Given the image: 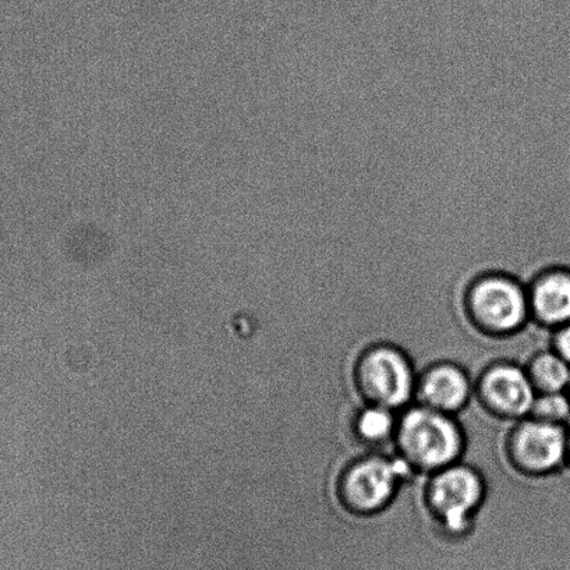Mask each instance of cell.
<instances>
[{"label": "cell", "instance_id": "obj_2", "mask_svg": "<svg viewBox=\"0 0 570 570\" xmlns=\"http://www.w3.org/2000/svg\"><path fill=\"white\" fill-rule=\"evenodd\" d=\"M468 314L485 334L512 335L530 323L529 289L502 274L480 276L466 295Z\"/></svg>", "mask_w": 570, "mask_h": 570}, {"label": "cell", "instance_id": "obj_9", "mask_svg": "<svg viewBox=\"0 0 570 570\" xmlns=\"http://www.w3.org/2000/svg\"><path fill=\"white\" fill-rule=\"evenodd\" d=\"M531 318L557 330L570 323V269L551 268L537 276L529 287Z\"/></svg>", "mask_w": 570, "mask_h": 570}, {"label": "cell", "instance_id": "obj_13", "mask_svg": "<svg viewBox=\"0 0 570 570\" xmlns=\"http://www.w3.org/2000/svg\"><path fill=\"white\" fill-rule=\"evenodd\" d=\"M552 351L570 364V323L553 330Z\"/></svg>", "mask_w": 570, "mask_h": 570}, {"label": "cell", "instance_id": "obj_10", "mask_svg": "<svg viewBox=\"0 0 570 570\" xmlns=\"http://www.w3.org/2000/svg\"><path fill=\"white\" fill-rule=\"evenodd\" d=\"M528 374L539 394L568 392L570 364L553 351H542L530 360Z\"/></svg>", "mask_w": 570, "mask_h": 570}, {"label": "cell", "instance_id": "obj_11", "mask_svg": "<svg viewBox=\"0 0 570 570\" xmlns=\"http://www.w3.org/2000/svg\"><path fill=\"white\" fill-rule=\"evenodd\" d=\"M397 419L389 407L368 403L356 416L354 429L365 442L373 445H386L395 442Z\"/></svg>", "mask_w": 570, "mask_h": 570}, {"label": "cell", "instance_id": "obj_12", "mask_svg": "<svg viewBox=\"0 0 570 570\" xmlns=\"http://www.w3.org/2000/svg\"><path fill=\"white\" fill-rule=\"evenodd\" d=\"M531 419L551 424L564 425L570 420V397L568 392L539 394L530 412Z\"/></svg>", "mask_w": 570, "mask_h": 570}, {"label": "cell", "instance_id": "obj_5", "mask_svg": "<svg viewBox=\"0 0 570 570\" xmlns=\"http://www.w3.org/2000/svg\"><path fill=\"white\" fill-rule=\"evenodd\" d=\"M485 484L481 474L464 463L452 464L431 474L429 502L448 533L466 534L475 511L484 500Z\"/></svg>", "mask_w": 570, "mask_h": 570}, {"label": "cell", "instance_id": "obj_8", "mask_svg": "<svg viewBox=\"0 0 570 570\" xmlns=\"http://www.w3.org/2000/svg\"><path fill=\"white\" fill-rule=\"evenodd\" d=\"M478 379L455 363L431 365L420 374L416 400L419 405L455 416L474 394Z\"/></svg>", "mask_w": 570, "mask_h": 570}, {"label": "cell", "instance_id": "obj_7", "mask_svg": "<svg viewBox=\"0 0 570 570\" xmlns=\"http://www.w3.org/2000/svg\"><path fill=\"white\" fill-rule=\"evenodd\" d=\"M481 402L495 416L523 420L530 416L537 394L522 364L498 363L487 368L475 384Z\"/></svg>", "mask_w": 570, "mask_h": 570}, {"label": "cell", "instance_id": "obj_3", "mask_svg": "<svg viewBox=\"0 0 570 570\" xmlns=\"http://www.w3.org/2000/svg\"><path fill=\"white\" fill-rule=\"evenodd\" d=\"M420 373L402 348L375 345L358 358L356 381L365 401L400 411L416 397Z\"/></svg>", "mask_w": 570, "mask_h": 570}, {"label": "cell", "instance_id": "obj_15", "mask_svg": "<svg viewBox=\"0 0 570 570\" xmlns=\"http://www.w3.org/2000/svg\"><path fill=\"white\" fill-rule=\"evenodd\" d=\"M568 395H569V397H570V385H569V390H568Z\"/></svg>", "mask_w": 570, "mask_h": 570}, {"label": "cell", "instance_id": "obj_1", "mask_svg": "<svg viewBox=\"0 0 570 570\" xmlns=\"http://www.w3.org/2000/svg\"><path fill=\"white\" fill-rule=\"evenodd\" d=\"M395 444L416 472L433 474L461 461L464 435L455 416L416 405L397 419Z\"/></svg>", "mask_w": 570, "mask_h": 570}, {"label": "cell", "instance_id": "obj_6", "mask_svg": "<svg viewBox=\"0 0 570 570\" xmlns=\"http://www.w3.org/2000/svg\"><path fill=\"white\" fill-rule=\"evenodd\" d=\"M508 452L520 472H558L567 466L568 429L534 419L519 420L509 435Z\"/></svg>", "mask_w": 570, "mask_h": 570}, {"label": "cell", "instance_id": "obj_4", "mask_svg": "<svg viewBox=\"0 0 570 570\" xmlns=\"http://www.w3.org/2000/svg\"><path fill=\"white\" fill-rule=\"evenodd\" d=\"M414 473L416 470L400 452L376 453L358 459L342 473L340 494L352 512H379L395 497L401 481L411 479Z\"/></svg>", "mask_w": 570, "mask_h": 570}, {"label": "cell", "instance_id": "obj_14", "mask_svg": "<svg viewBox=\"0 0 570 570\" xmlns=\"http://www.w3.org/2000/svg\"><path fill=\"white\" fill-rule=\"evenodd\" d=\"M567 468L570 470V430H568V456H567Z\"/></svg>", "mask_w": 570, "mask_h": 570}]
</instances>
